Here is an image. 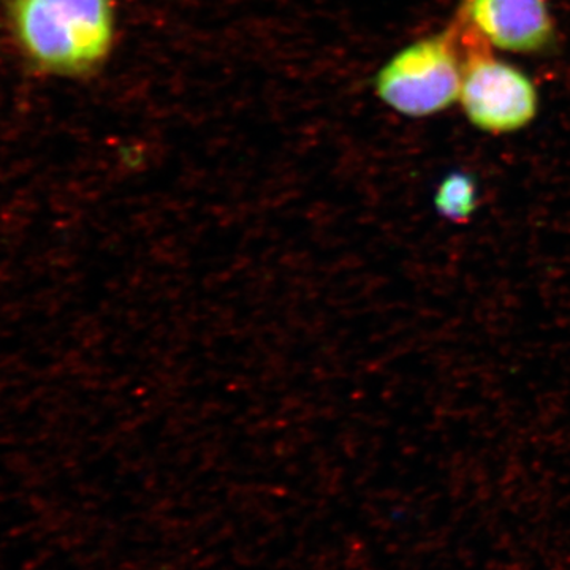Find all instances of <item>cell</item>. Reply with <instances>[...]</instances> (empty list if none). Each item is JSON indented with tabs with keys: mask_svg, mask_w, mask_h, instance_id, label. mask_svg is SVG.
<instances>
[{
	"mask_svg": "<svg viewBox=\"0 0 570 570\" xmlns=\"http://www.w3.org/2000/svg\"><path fill=\"white\" fill-rule=\"evenodd\" d=\"M9 14L21 50L50 73H89L115 45L112 0H10Z\"/></svg>",
	"mask_w": 570,
	"mask_h": 570,
	"instance_id": "1",
	"label": "cell"
},
{
	"mask_svg": "<svg viewBox=\"0 0 570 570\" xmlns=\"http://www.w3.org/2000/svg\"><path fill=\"white\" fill-rule=\"evenodd\" d=\"M459 31L414 41L379 70L374 89L379 99L400 115L425 118L448 110L459 100L464 56Z\"/></svg>",
	"mask_w": 570,
	"mask_h": 570,
	"instance_id": "2",
	"label": "cell"
},
{
	"mask_svg": "<svg viewBox=\"0 0 570 570\" xmlns=\"http://www.w3.org/2000/svg\"><path fill=\"white\" fill-rule=\"evenodd\" d=\"M464 43L460 104L469 122L483 132L512 134L538 115L534 82L517 67L494 58L490 47L474 33L453 22Z\"/></svg>",
	"mask_w": 570,
	"mask_h": 570,
	"instance_id": "3",
	"label": "cell"
},
{
	"mask_svg": "<svg viewBox=\"0 0 570 570\" xmlns=\"http://www.w3.org/2000/svg\"><path fill=\"white\" fill-rule=\"evenodd\" d=\"M455 21L502 51H546L554 41L549 0H461Z\"/></svg>",
	"mask_w": 570,
	"mask_h": 570,
	"instance_id": "4",
	"label": "cell"
},
{
	"mask_svg": "<svg viewBox=\"0 0 570 570\" xmlns=\"http://www.w3.org/2000/svg\"><path fill=\"white\" fill-rule=\"evenodd\" d=\"M434 206L441 216L453 223H466L478 206L474 179L464 174H452L439 184Z\"/></svg>",
	"mask_w": 570,
	"mask_h": 570,
	"instance_id": "5",
	"label": "cell"
}]
</instances>
